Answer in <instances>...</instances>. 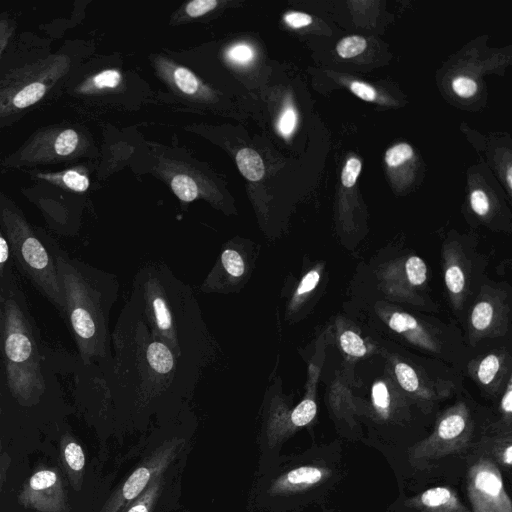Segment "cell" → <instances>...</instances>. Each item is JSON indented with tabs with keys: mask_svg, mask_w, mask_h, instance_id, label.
I'll return each mask as SVG.
<instances>
[{
	"mask_svg": "<svg viewBox=\"0 0 512 512\" xmlns=\"http://www.w3.org/2000/svg\"><path fill=\"white\" fill-rule=\"evenodd\" d=\"M130 300L175 356L200 372L213 346L190 288L166 267L148 266L136 275Z\"/></svg>",
	"mask_w": 512,
	"mask_h": 512,
	"instance_id": "cell-1",
	"label": "cell"
},
{
	"mask_svg": "<svg viewBox=\"0 0 512 512\" xmlns=\"http://www.w3.org/2000/svg\"><path fill=\"white\" fill-rule=\"evenodd\" d=\"M65 311L84 364L107 353V318L100 294L82 273L62 257L56 262Z\"/></svg>",
	"mask_w": 512,
	"mask_h": 512,
	"instance_id": "cell-2",
	"label": "cell"
},
{
	"mask_svg": "<svg viewBox=\"0 0 512 512\" xmlns=\"http://www.w3.org/2000/svg\"><path fill=\"white\" fill-rule=\"evenodd\" d=\"M3 346L12 397L25 407L38 404L45 392L40 356L28 320L11 298L4 304Z\"/></svg>",
	"mask_w": 512,
	"mask_h": 512,
	"instance_id": "cell-3",
	"label": "cell"
},
{
	"mask_svg": "<svg viewBox=\"0 0 512 512\" xmlns=\"http://www.w3.org/2000/svg\"><path fill=\"white\" fill-rule=\"evenodd\" d=\"M3 222L12 251L23 269L45 296L58 309L65 311L56 264L49 252L19 215L6 211Z\"/></svg>",
	"mask_w": 512,
	"mask_h": 512,
	"instance_id": "cell-4",
	"label": "cell"
},
{
	"mask_svg": "<svg viewBox=\"0 0 512 512\" xmlns=\"http://www.w3.org/2000/svg\"><path fill=\"white\" fill-rule=\"evenodd\" d=\"M18 503L38 512H67V492L57 467L40 468L22 486Z\"/></svg>",
	"mask_w": 512,
	"mask_h": 512,
	"instance_id": "cell-5",
	"label": "cell"
},
{
	"mask_svg": "<svg viewBox=\"0 0 512 512\" xmlns=\"http://www.w3.org/2000/svg\"><path fill=\"white\" fill-rule=\"evenodd\" d=\"M252 252L253 248L236 245L223 248L218 262L203 284L206 291L230 293L241 289L252 272Z\"/></svg>",
	"mask_w": 512,
	"mask_h": 512,
	"instance_id": "cell-6",
	"label": "cell"
},
{
	"mask_svg": "<svg viewBox=\"0 0 512 512\" xmlns=\"http://www.w3.org/2000/svg\"><path fill=\"white\" fill-rule=\"evenodd\" d=\"M470 496L476 512H511V503L498 470L490 464L474 468Z\"/></svg>",
	"mask_w": 512,
	"mask_h": 512,
	"instance_id": "cell-7",
	"label": "cell"
},
{
	"mask_svg": "<svg viewBox=\"0 0 512 512\" xmlns=\"http://www.w3.org/2000/svg\"><path fill=\"white\" fill-rule=\"evenodd\" d=\"M60 459L68 480L75 491L82 487L85 469V454L82 446L69 434L60 438Z\"/></svg>",
	"mask_w": 512,
	"mask_h": 512,
	"instance_id": "cell-8",
	"label": "cell"
},
{
	"mask_svg": "<svg viewBox=\"0 0 512 512\" xmlns=\"http://www.w3.org/2000/svg\"><path fill=\"white\" fill-rule=\"evenodd\" d=\"M48 86L42 79H36L19 87L11 96L10 105L22 110L37 103L47 92Z\"/></svg>",
	"mask_w": 512,
	"mask_h": 512,
	"instance_id": "cell-9",
	"label": "cell"
},
{
	"mask_svg": "<svg viewBox=\"0 0 512 512\" xmlns=\"http://www.w3.org/2000/svg\"><path fill=\"white\" fill-rule=\"evenodd\" d=\"M323 477V471L317 467L303 466L288 472L278 482L277 488L286 489L292 487L309 486L319 482Z\"/></svg>",
	"mask_w": 512,
	"mask_h": 512,
	"instance_id": "cell-10",
	"label": "cell"
},
{
	"mask_svg": "<svg viewBox=\"0 0 512 512\" xmlns=\"http://www.w3.org/2000/svg\"><path fill=\"white\" fill-rule=\"evenodd\" d=\"M241 174L250 181H259L264 175V164L256 151L250 148L241 149L236 156Z\"/></svg>",
	"mask_w": 512,
	"mask_h": 512,
	"instance_id": "cell-11",
	"label": "cell"
},
{
	"mask_svg": "<svg viewBox=\"0 0 512 512\" xmlns=\"http://www.w3.org/2000/svg\"><path fill=\"white\" fill-rule=\"evenodd\" d=\"M40 178L57 182L75 192H84L89 187V179L76 170H66L57 174H39Z\"/></svg>",
	"mask_w": 512,
	"mask_h": 512,
	"instance_id": "cell-12",
	"label": "cell"
},
{
	"mask_svg": "<svg viewBox=\"0 0 512 512\" xmlns=\"http://www.w3.org/2000/svg\"><path fill=\"white\" fill-rule=\"evenodd\" d=\"M171 187L176 196L182 201L191 202L198 196L197 184L188 175H176L171 181Z\"/></svg>",
	"mask_w": 512,
	"mask_h": 512,
	"instance_id": "cell-13",
	"label": "cell"
},
{
	"mask_svg": "<svg viewBox=\"0 0 512 512\" xmlns=\"http://www.w3.org/2000/svg\"><path fill=\"white\" fill-rule=\"evenodd\" d=\"M79 137L75 130L65 129L59 132L53 141V151L58 156L71 155L77 148Z\"/></svg>",
	"mask_w": 512,
	"mask_h": 512,
	"instance_id": "cell-14",
	"label": "cell"
},
{
	"mask_svg": "<svg viewBox=\"0 0 512 512\" xmlns=\"http://www.w3.org/2000/svg\"><path fill=\"white\" fill-rule=\"evenodd\" d=\"M453 501L451 491L445 487L428 489L421 495V502L429 508L448 506Z\"/></svg>",
	"mask_w": 512,
	"mask_h": 512,
	"instance_id": "cell-15",
	"label": "cell"
},
{
	"mask_svg": "<svg viewBox=\"0 0 512 512\" xmlns=\"http://www.w3.org/2000/svg\"><path fill=\"white\" fill-rule=\"evenodd\" d=\"M343 351L351 356L361 357L367 352V347L362 338L351 330H347L339 338Z\"/></svg>",
	"mask_w": 512,
	"mask_h": 512,
	"instance_id": "cell-16",
	"label": "cell"
},
{
	"mask_svg": "<svg viewBox=\"0 0 512 512\" xmlns=\"http://www.w3.org/2000/svg\"><path fill=\"white\" fill-rule=\"evenodd\" d=\"M316 411L315 402L310 398H306L292 411L290 416L291 422L297 427L305 426L315 417Z\"/></svg>",
	"mask_w": 512,
	"mask_h": 512,
	"instance_id": "cell-17",
	"label": "cell"
},
{
	"mask_svg": "<svg viewBox=\"0 0 512 512\" xmlns=\"http://www.w3.org/2000/svg\"><path fill=\"white\" fill-rule=\"evenodd\" d=\"M465 428V420L459 414H452L444 418L438 427V435L442 439L457 437Z\"/></svg>",
	"mask_w": 512,
	"mask_h": 512,
	"instance_id": "cell-18",
	"label": "cell"
},
{
	"mask_svg": "<svg viewBox=\"0 0 512 512\" xmlns=\"http://www.w3.org/2000/svg\"><path fill=\"white\" fill-rule=\"evenodd\" d=\"M366 40L361 36H348L337 45L336 51L342 58H352L361 54L366 48Z\"/></svg>",
	"mask_w": 512,
	"mask_h": 512,
	"instance_id": "cell-19",
	"label": "cell"
},
{
	"mask_svg": "<svg viewBox=\"0 0 512 512\" xmlns=\"http://www.w3.org/2000/svg\"><path fill=\"white\" fill-rule=\"evenodd\" d=\"M493 318V307L487 301L476 304L473 309L471 321L475 329L485 330L491 323Z\"/></svg>",
	"mask_w": 512,
	"mask_h": 512,
	"instance_id": "cell-20",
	"label": "cell"
},
{
	"mask_svg": "<svg viewBox=\"0 0 512 512\" xmlns=\"http://www.w3.org/2000/svg\"><path fill=\"white\" fill-rule=\"evenodd\" d=\"M405 270L412 285H421L425 282L427 268L425 262L421 258L411 256L406 261Z\"/></svg>",
	"mask_w": 512,
	"mask_h": 512,
	"instance_id": "cell-21",
	"label": "cell"
},
{
	"mask_svg": "<svg viewBox=\"0 0 512 512\" xmlns=\"http://www.w3.org/2000/svg\"><path fill=\"white\" fill-rule=\"evenodd\" d=\"M159 491V481L152 482L148 489L125 512H150Z\"/></svg>",
	"mask_w": 512,
	"mask_h": 512,
	"instance_id": "cell-22",
	"label": "cell"
},
{
	"mask_svg": "<svg viewBox=\"0 0 512 512\" xmlns=\"http://www.w3.org/2000/svg\"><path fill=\"white\" fill-rule=\"evenodd\" d=\"M395 374L398 382L406 391L413 392L418 388L417 375L409 365L402 362L396 364Z\"/></svg>",
	"mask_w": 512,
	"mask_h": 512,
	"instance_id": "cell-23",
	"label": "cell"
},
{
	"mask_svg": "<svg viewBox=\"0 0 512 512\" xmlns=\"http://www.w3.org/2000/svg\"><path fill=\"white\" fill-rule=\"evenodd\" d=\"M174 81L177 87L186 94H193L198 89V81L191 71L178 67L174 71Z\"/></svg>",
	"mask_w": 512,
	"mask_h": 512,
	"instance_id": "cell-24",
	"label": "cell"
},
{
	"mask_svg": "<svg viewBox=\"0 0 512 512\" xmlns=\"http://www.w3.org/2000/svg\"><path fill=\"white\" fill-rule=\"evenodd\" d=\"M412 155L413 150L411 146L406 143H400L388 149L385 161L389 166L395 167L409 160Z\"/></svg>",
	"mask_w": 512,
	"mask_h": 512,
	"instance_id": "cell-25",
	"label": "cell"
},
{
	"mask_svg": "<svg viewBox=\"0 0 512 512\" xmlns=\"http://www.w3.org/2000/svg\"><path fill=\"white\" fill-rule=\"evenodd\" d=\"M499 369V359L496 355L486 356L478 367V378L483 384H489Z\"/></svg>",
	"mask_w": 512,
	"mask_h": 512,
	"instance_id": "cell-26",
	"label": "cell"
},
{
	"mask_svg": "<svg viewBox=\"0 0 512 512\" xmlns=\"http://www.w3.org/2000/svg\"><path fill=\"white\" fill-rule=\"evenodd\" d=\"M389 327L397 332L415 330L418 327L417 321L411 315L401 312L393 313L388 321Z\"/></svg>",
	"mask_w": 512,
	"mask_h": 512,
	"instance_id": "cell-27",
	"label": "cell"
},
{
	"mask_svg": "<svg viewBox=\"0 0 512 512\" xmlns=\"http://www.w3.org/2000/svg\"><path fill=\"white\" fill-rule=\"evenodd\" d=\"M445 282L452 293H460L465 283L462 270L458 266H450L445 272Z\"/></svg>",
	"mask_w": 512,
	"mask_h": 512,
	"instance_id": "cell-28",
	"label": "cell"
},
{
	"mask_svg": "<svg viewBox=\"0 0 512 512\" xmlns=\"http://www.w3.org/2000/svg\"><path fill=\"white\" fill-rule=\"evenodd\" d=\"M361 171V162L357 158H350L342 171L341 180L345 187H352Z\"/></svg>",
	"mask_w": 512,
	"mask_h": 512,
	"instance_id": "cell-29",
	"label": "cell"
},
{
	"mask_svg": "<svg viewBox=\"0 0 512 512\" xmlns=\"http://www.w3.org/2000/svg\"><path fill=\"white\" fill-rule=\"evenodd\" d=\"M296 124H297L296 111L290 106L286 107L278 121L279 132L283 136L287 137L294 131Z\"/></svg>",
	"mask_w": 512,
	"mask_h": 512,
	"instance_id": "cell-30",
	"label": "cell"
},
{
	"mask_svg": "<svg viewBox=\"0 0 512 512\" xmlns=\"http://www.w3.org/2000/svg\"><path fill=\"white\" fill-rule=\"evenodd\" d=\"M452 88L456 94L468 98L477 91V84L469 77L459 76L452 82Z\"/></svg>",
	"mask_w": 512,
	"mask_h": 512,
	"instance_id": "cell-31",
	"label": "cell"
},
{
	"mask_svg": "<svg viewBox=\"0 0 512 512\" xmlns=\"http://www.w3.org/2000/svg\"><path fill=\"white\" fill-rule=\"evenodd\" d=\"M93 84L95 87L101 88H113L116 87L120 80L121 76L116 70H105L93 77Z\"/></svg>",
	"mask_w": 512,
	"mask_h": 512,
	"instance_id": "cell-32",
	"label": "cell"
},
{
	"mask_svg": "<svg viewBox=\"0 0 512 512\" xmlns=\"http://www.w3.org/2000/svg\"><path fill=\"white\" fill-rule=\"evenodd\" d=\"M372 400L374 405L380 410H387L390 405V396L384 382L379 381L373 385Z\"/></svg>",
	"mask_w": 512,
	"mask_h": 512,
	"instance_id": "cell-33",
	"label": "cell"
},
{
	"mask_svg": "<svg viewBox=\"0 0 512 512\" xmlns=\"http://www.w3.org/2000/svg\"><path fill=\"white\" fill-rule=\"evenodd\" d=\"M227 55L232 62L247 64L253 59L254 52L246 44H237L228 51Z\"/></svg>",
	"mask_w": 512,
	"mask_h": 512,
	"instance_id": "cell-34",
	"label": "cell"
},
{
	"mask_svg": "<svg viewBox=\"0 0 512 512\" xmlns=\"http://www.w3.org/2000/svg\"><path fill=\"white\" fill-rule=\"evenodd\" d=\"M320 280V274L317 270L309 271L300 281L296 291L295 298L301 297L312 291Z\"/></svg>",
	"mask_w": 512,
	"mask_h": 512,
	"instance_id": "cell-35",
	"label": "cell"
},
{
	"mask_svg": "<svg viewBox=\"0 0 512 512\" xmlns=\"http://www.w3.org/2000/svg\"><path fill=\"white\" fill-rule=\"evenodd\" d=\"M216 5V0H194L188 3L186 12L191 17H198L211 11Z\"/></svg>",
	"mask_w": 512,
	"mask_h": 512,
	"instance_id": "cell-36",
	"label": "cell"
},
{
	"mask_svg": "<svg viewBox=\"0 0 512 512\" xmlns=\"http://www.w3.org/2000/svg\"><path fill=\"white\" fill-rule=\"evenodd\" d=\"M471 206L475 213L478 215H485L489 210V201L486 194L481 190H475L472 192Z\"/></svg>",
	"mask_w": 512,
	"mask_h": 512,
	"instance_id": "cell-37",
	"label": "cell"
},
{
	"mask_svg": "<svg viewBox=\"0 0 512 512\" xmlns=\"http://www.w3.org/2000/svg\"><path fill=\"white\" fill-rule=\"evenodd\" d=\"M350 89L356 96L365 101H373L376 97V92L374 88L363 82H352L350 85Z\"/></svg>",
	"mask_w": 512,
	"mask_h": 512,
	"instance_id": "cell-38",
	"label": "cell"
},
{
	"mask_svg": "<svg viewBox=\"0 0 512 512\" xmlns=\"http://www.w3.org/2000/svg\"><path fill=\"white\" fill-rule=\"evenodd\" d=\"M284 20L293 28L305 27L312 22L311 16L302 12H290L284 16Z\"/></svg>",
	"mask_w": 512,
	"mask_h": 512,
	"instance_id": "cell-39",
	"label": "cell"
},
{
	"mask_svg": "<svg viewBox=\"0 0 512 512\" xmlns=\"http://www.w3.org/2000/svg\"><path fill=\"white\" fill-rule=\"evenodd\" d=\"M12 33V27L7 21H0V55L8 43L9 37Z\"/></svg>",
	"mask_w": 512,
	"mask_h": 512,
	"instance_id": "cell-40",
	"label": "cell"
},
{
	"mask_svg": "<svg viewBox=\"0 0 512 512\" xmlns=\"http://www.w3.org/2000/svg\"><path fill=\"white\" fill-rule=\"evenodd\" d=\"M8 258H9V244L0 231V269L3 268V266L7 262Z\"/></svg>",
	"mask_w": 512,
	"mask_h": 512,
	"instance_id": "cell-41",
	"label": "cell"
},
{
	"mask_svg": "<svg viewBox=\"0 0 512 512\" xmlns=\"http://www.w3.org/2000/svg\"><path fill=\"white\" fill-rule=\"evenodd\" d=\"M502 408L506 413H511L512 411V391L511 385H508V389L502 399Z\"/></svg>",
	"mask_w": 512,
	"mask_h": 512,
	"instance_id": "cell-42",
	"label": "cell"
},
{
	"mask_svg": "<svg viewBox=\"0 0 512 512\" xmlns=\"http://www.w3.org/2000/svg\"><path fill=\"white\" fill-rule=\"evenodd\" d=\"M504 461L507 465H511L512 463V446L508 445L504 451Z\"/></svg>",
	"mask_w": 512,
	"mask_h": 512,
	"instance_id": "cell-43",
	"label": "cell"
},
{
	"mask_svg": "<svg viewBox=\"0 0 512 512\" xmlns=\"http://www.w3.org/2000/svg\"><path fill=\"white\" fill-rule=\"evenodd\" d=\"M507 182H508L509 187L511 188V186H512V168L511 167H509L508 171H507Z\"/></svg>",
	"mask_w": 512,
	"mask_h": 512,
	"instance_id": "cell-44",
	"label": "cell"
},
{
	"mask_svg": "<svg viewBox=\"0 0 512 512\" xmlns=\"http://www.w3.org/2000/svg\"><path fill=\"white\" fill-rule=\"evenodd\" d=\"M1 341H2V340H1V336H0V344H1Z\"/></svg>",
	"mask_w": 512,
	"mask_h": 512,
	"instance_id": "cell-45",
	"label": "cell"
},
{
	"mask_svg": "<svg viewBox=\"0 0 512 512\" xmlns=\"http://www.w3.org/2000/svg\"><path fill=\"white\" fill-rule=\"evenodd\" d=\"M0 481H1V476H0ZM0 486H1V483H0Z\"/></svg>",
	"mask_w": 512,
	"mask_h": 512,
	"instance_id": "cell-46",
	"label": "cell"
}]
</instances>
